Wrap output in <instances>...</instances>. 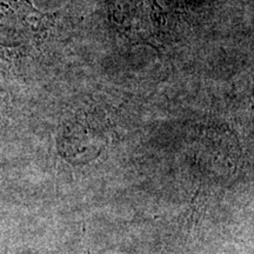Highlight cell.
Wrapping results in <instances>:
<instances>
[{
	"label": "cell",
	"instance_id": "1",
	"mask_svg": "<svg viewBox=\"0 0 254 254\" xmlns=\"http://www.w3.org/2000/svg\"><path fill=\"white\" fill-rule=\"evenodd\" d=\"M53 20L30 0H0V60L14 62L39 50Z\"/></svg>",
	"mask_w": 254,
	"mask_h": 254
}]
</instances>
